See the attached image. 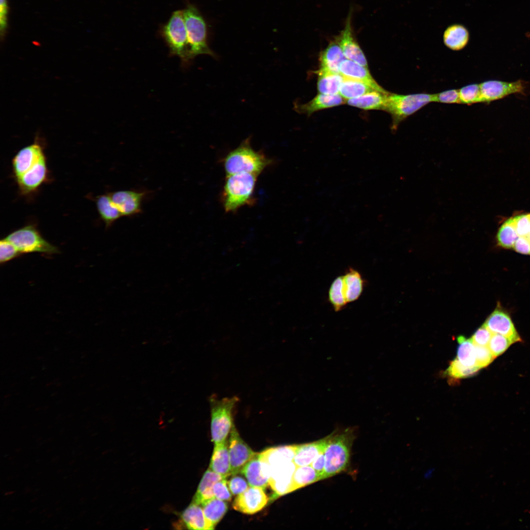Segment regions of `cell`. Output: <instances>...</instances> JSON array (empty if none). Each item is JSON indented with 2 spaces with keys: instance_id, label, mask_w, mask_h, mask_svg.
Instances as JSON below:
<instances>
[{
  "instance_id": "6da1fadb",
  "label": "cell",
  "mask_w": 530,
  "mask_h": 530,
  "mask_svg": "<svg viewBox=\"0 0 530 530\" xmlns=\"http://www.w3.org/2000/svg\"><path fill=\"white\" fill-rule=\"evenodd\" d=\"M357 428L337 429L331 434L324 451L325 463L321 480L344 471L349 464L351 449Z\"/></svg>"
},
{
  "instance_id": "7a4b0ae2",
  "label": "cell",
  "mask_w": 530,
  "mask_h": 530,
  "mask_svg": "<svg viewBox=\"0 0 530 530\" xmlns=\"http://www.w3.org/2000/svg\"><path fill=\"white\" fill-rule=\"evenodd\" d=\"M257 175L239 173L227 175L221 200L226 212H234L253 200Z\"/></svg>"
},
{
  "instance_id": "3957f363",
  "label": "cell",
  "mask_w": 530,
  "mask_h": 530,
  "mask_svg": "<svg viewBox=\"0 0 530 530\" xmlns=\"http://www.w3.org/2000/svg\"><path fill=\"white\" fill-rule=\"evenodd\" d=\"M247 138L236 149L229 152L224 159L227 175L239 173L259 175L271 163L264 154L254 150Z\"/></svg>"
},
{
  "instance_id": "277c9868",
  "label": "cell",
  "mask_w": 530,
  "mask_h": 530,
  "mask_svg": "<svg viewBox=\"0 0 530 530\" xmlns=\"http://www.w3.org/2000/svg\"><path fill=\"white\" fill-rule=\"evenodd\" d=\"M183 13L192 60L200 54L216 58L217 55L208 45L207 24L198 7L187 0Z\"/></svg>"
},
{
  "instance_id": "5b68a950",
  "label": "cell",
  "mask_w": 530,
  "mask_h": 530,
  "mask_svg": "<svg viewBox=\"0 0 530 530\" xmlns=\"http://www.w3.org/2000/svg\"><path fill=\"white\" fill-rule=\"evenodd\" d=\"M159 34L168 47L169 54L177 56L182 65L188 66L189 54L183 9L174 11L166 23L160 26Z\"/></svg>"
},
{
  "instance_id": "8992f818",
  "label": "cell",
  "mask_w": 530,
  "mask_h": 530,
  "mask_svg": "<svg viewBox=\"0 0 530 530\" xmlns=\"http://www.w3.org/2000/svg\"><path fill=\"white\" fill-rule=\"evenodd\" d=\"M238 401L236 396L220 399L213 395L210 397L211 436L214 444L227 440L234 425L233 414Z\"/></svg>"
},
{
  "instance_id": "52a82bcc",
  "label": "cell",
  "mask_w": 530,
  "mask_h": 530,
  "mask_svg": "<svg viewBox=\"0 0 530 530\" xmlns=\"http://www.w3.org/2000/svg\"><path fill=\"white\" fill-rule=\"evenodd\" d=\"M432 97L433 94L427 93L401 95L389 93L384 110L392 116V129L396 130L402 121L433 102Z\"/></svg>"
},
{
  "instance_id": "ba28073f",
  "label": "cell",
  "mask_w": 530,
  "mask_h": 530,
  "mask_svg": "<svg viewBox=\"0 0 530 530\" xmlns=\"http://www.w3.org/2000/svg\"><path fill=\"white\" fill-rule=\"evenodd\" d=\"M5 238L21 254L40 253L52 255L59 252L58 248L46 240L34 225L29 224L19 228Z\"/></svg>"
},
{
  "instance_id": "9c48e42d",
  "label": "cell",
  "mask_w": 530,
  "mask_h": 530,
  "mask_svg": "<svg viewBox=\"0 0 530 530\" xmlns=\"http://www.w3.org/2000/svg\"><path fill=\"white\" fill-rule=\"evenodd\" d=\"M479 84L480 103H490L511 94L526 95L529 90L528 83L522 80L514 82L490 80Z\"/></svg>"
},
{
  "instance_id": "30bf717a",
  "label": "cell",
  "mask_w": 530,
  "mask_h": 530,
  "mask_svg": "<svg viewBox=\"0 0 530 530\" xmlns=\"http://www.w3.org/2000/svg\"><path fill=\"white\" fill-rule=\"evenodd\" d=\"M229 440L231 475L241 474L245 465L258 453L253 451L243 441L235 425L230 432Z\"/></svg>"
},
{
  "instance_id": "8fae6325",
  "label": "cell",
  "mask_w": 530,
  "mask_h": 530,
  "mask_svg": "<svg viewBox=\"0 0 530 530\" xmlns=\"http://www.w3.org/2000/svg\"><path fill=\"white\" fill-rule=\"evenodd\" d=\"M268 498L263 488L251 486L234 499L233 508L241 513L253 514L263 509L267 504Z\"/></svg>"
},
{
  "instance_id": "7c38bea8",
  "label": "cell",
  "mask_w": 530,
  "mask_h": 530,
  "mask_svg": "<svg viewBox=\"0 0 530 530\" xmlns=\"http://www.w3.org/2000/svg\"><path fill=\"white\" fill-rule=\"evenodd\" d=\"M351 12H349L347 17L344 29L335 40L341 47L346 59L368 68L365 54L353 35L351 23Z\"/></svg>"
},
{
  "instance_id": "4fadbf2b",
  "label": "cell",
  "mask_w": 530,
  "mask_h": 530,
  "mask_svg": "<svg viewBox=\"0 0 530 530\" xmlns=\"http://www.w3.org/2000/svg\"><path fill=\"white\" fill-rule=\"evenodd\" d=\"M147 192L134 190H120L109 193L111 199L122 216H131L142 211V202Z\"/></svg>"
},
{
  "instance_id": "5bb4252c",
  "label": "cell",
  "mask_w": 530,
  "mask_h": 530,
  "mask_svg": "<svg viewBox=\"0 0 530 530\" xmlns=\"http://www.w3.org/2000/svg\"><path fill=\"white\" fill-rule=\"evenodd\" d=\"M296 467L293 461L268 466L269 484L274 492V498L275 496L278 497L289 493L292 477Z\"/></svg>"
},
{
  "instance_id": "9a60e30c",
  "label": "cell",
  "mask_w": 530,
  "mask_h": 530,
  "mask_svg": "<svg viewBox=\"0 0 530 530\" xmlns=\"http://www.w3.org/2000/svg\"><path fill=\"white\" fill-rule=\"evenodd\" d=\"M48 173L46 158L44 156L30 169L16 179L21 193L28 194L35 191L47 181Z\"/></svg>"
},
{
  "instance_id": "2e32d148",
  "label": "cell",
  "mask_w": 530,
  "mask_h": 530,
  "mask_svg": "<svg viewBox=\"0 0 530 530\" xmlns=\"http://www.w3.org/2000/svg\"><path fill=\"white\" fill-rule=\"evenodd\" d=\"M44 156L43 149L37 142L19 150L12 159L13 171L16 179L30 169Z\"/></svg>"
},
{
  "instance_id": "e0dca14e",
  "label": "cell",
  "mask_w": 530,
  "mask_h": 530,
  "mask_svg": "<svg viewBox=\"0 0 530 530\" xmlns=\"http://www.w3.org/2000/svg\"><path fill=\"white\" fill-rule=\"evenodd\" d=\"M484 325L492 333L508 338L513 344L521 342L509 315L505 311L496 309L487 318Z\"/></svg>"
},
{
  "instance_id": "ac0fdd59",
  "label": "cell",
  "mask_w": 530,
  "mask_h": 530,
  "mask_svg": "<svg viewBox=\"0 0 530 530\" xmlns=\"http://www.w3.org/2000/svg\"><path fill=\"white\" fill-rule=\"evenodd\" d=\"M340 74L344 78L363 82L376 91L384 93L389 92L376 82L370 73L368 68L352 60L346 58L342 62L340 66Z\"/></svg>"
},
{
  "instance_id": "d6986e66",
  "label": "cell",
  "mask_w": 530,
  "mask_h": 530,
  "mask_svg": "<svg viewBox=\"0 0 530 530\" xmlns=\"http://www.w3.org/2000/svg\"><path fill=\"white\" fill-rule=\"evenodd\" d=\"M330 434L319 440L297 445L292 461L296 467L310 465L314 459L324 452Z\"/></svg>"
},
{
  "instance_id": "ffe728a7",
  "label": "cell",
  "mask_w": 530,
  "mask_h": 530,
  "mask_svg": "<svg viewBox=\"0 0 530 530\" xmlns=\"http://www.w3.org/2000/svg\"><path fill=\"white\" fill-rule=\"evenodd\" d=\"M241 474L244 476L249 486L265 489L269 485L267 468L260 459L259 453L247 462Z\"/></svg>"
},
{
  "instance_id": "44dd1931",
  "label": "cell",
  "mask_w": 530,
  "mask_h": 530,
  "mask_svg": "<svg viewBox=\"0 0 530 530\" xmlns=\"http://www.w3.org/2000/svg\"><path fill=\"white\" fill-rule=\"evenodd\" d=\"M344 102V99L339 94L327 95L319 93L306 104H295L294 109L299 113L310 115L319 110L343 105Z\"/></svg>"
},
{
  "instance_id": "7402d4cb",
  "label": "cell",
  "mask_w": 530,
  "mask_h": 530,
  "mask_svg": "<svg viewBox=\"0 0 530 530\" xmlns=\"http://www.w3.org/2000/svg\"><path fill=\"white\" fill-rule=\"evenodd\" d=\"M209 468L224 478L231 475L228 443L227 440L214 444Z\"/></svg>"
},
{
  "instance_id": "603a6c76",
  "label": "cell",
  "mask_w": 530,
  "mask_h": 530,
  "mask_svg": "<svg viewBox=\"0 0 530 530\" xmlns=\"http://www.w3.org/2000/svg\"><path fill=\"white\" fill-rule=\"evenodd\" d=\"M346 59L342 50L336 40L331 42L320 54V69L333 73H340V66Z\"/></svg>"
},
{
  "instance_id": "cb8c5ba5",
  "label": "cell",
  "mask_w": 530,
  "mask_h": 530,
  "mask_svg": "<svg viewBox=\"0 0 530 530\" xmlns=\"http://www.w3.org/2000/svg\"><path fill=\"white\" fill-rule=\"evenodd\" d=\"M297 445L271 448L259 453L261 461L268 466L285 462L292 461Z\"/></svg>"
},
{
  "instance_id": "d4e9b609",
  "label": "cell",
  "mask_w": 530,
  "mask_h": 530,
  "mask_svg": "<svg viewBox=\"0 0 530 530\" xmlns=\"http://www.w3.org/2000/svg\"><path fill=\"white\" fill-rule=\"evenodd\" d=\"M389 93L373 91L357 98L346 100V102L351 106L364 110H384Z\"/></svg>"
},
{
  "instance_id": "484cf974",
  "label": "cell",
  "mask_w": 530,
  "mask_h": 530,
  "mask_svg": "<svg viewBox=\"0 0 530 530\" xmlns=\"http://www.w3.org/2000/svg\"><path fill=\"white\" fill-rule=\"evenodd\" d=\"M343 280L347 302H351L358 299L361 295L364 287V280L361 274L357 270L350 268L343 276Z\"/></svg>"
},
{
  "instance_id": "4316f807",
  "label": "cell",
  "mask_w": 530,
  "mask_h": 530,
  "mask_svg": "<svg viewBox=\"0 0 530 530\" xmlns=\"http://www.w3.org/2000/svg\"><path fill=\"white\" fill-rule=\"evenodd\" d=\"M200 505L192 502L181 514V519L185 526L189 530H212L205 517Z\"/></svg>"
},
{
  "instance_id": "83f0119b",
  "label": "cell",
  "mask_w": 530,
  "mask_h": 530,
  "mask_svg": "<svg viewBox=\"0 0 530 530\" xmlns=\"http://www.w3.org/2000/svg\"><path fill=\"white\" fill-rule=\"evenodd\" d=\"M224 478L214 472L210 468L204 473L193 497L192 502L201 505L204 502L214 497L213 486L217 481Z\"/></svg>"
},
{
  "instance_id": "f1b7e54d",
  "label": "cell",
  "mask_w": 530,
  "mask_h": 530,
  "mask_svg": "<svg viewBox=\"0 0 530 530\" xmlns=\"http://www.w3.org/2000/svg\"><path fill=\"white\" fill-rule=\"evenodd\" d=\"M95 201L99 214L106 228L110 227L122 216L121 212L112 201L109 194L97 196Z\"/></svg>"
},
{
  "instance_id": "f546056e",
  "label": "cell",
  "mask_w": 530,
  "mask_h": 530,
  "mask_svg": "<svg viewBox=\"0 0 530 530\" xmlns=\"http://www.w3.org/2000/svg\"><path fill=\"white\" fill-rule=\"evenodd\" d=\"M317 72V86L319 93L327 95L339 94L344 77L340 73H333L322 69H319Z\"/></svg>"
},
{
  "instance_id": "4dcf8cb0",
  "label": "cell",
  "mask_w": 530,
  "mask_h": 530,
  "mask_svg": "<svg viewBox=\"0 0 530 530\" xmlns=\"http://www.w3.org/2000/svg\"><path fill=\"white\" fill-rule=\"evenodd\" d=\"M469 34L467 29L460 25H453L448 27L443 35L445 45L453 51H459L467 44Z\"/></svg>"
},
{
  "instance_id": "1f68e13d",
  "label": "cell",
  "mask_w": 530,
  "mask_h": 530,
  "mask_svg": "<svg viewBox=\"0 0 530 530\" xmlns=\"http://www.w3.org/2000/svg\"><path fill=\"white\" fill-rule=\"evenodd\" d=\"M206 519L212 530L222 519L228 509L225 501L215 497L208 500L201 504Z\"/></svg>"
},
{
  "instance_id": "d6a6232c",
  "label": "cell",
  "mask_w": 530,
  "mask_h": 530,
  "mask_svg": "<svg viewBox=\"0 0 530 530\" xmlns=\"http://www.w3.org/2000/svg\"><path fill=\"white\" fill-rule=\"evenodd\" d=\"M320 476L311 466L296 467L292 477L289 493L320 480Z\"/></svg>"
},
{
  "instance_id": "836d02e7",
  "label": "cell",
  "mask_w": 530,
  "mask_h": 530,
  "mask_svg": "<svg viewBox=\"0 0 530 530\" xmlns=\"http://www.w3.org/2000/svg\"><path fill=\"white\" fill-rule=\"evenodd\" d=\"M373 91L376 90L363 82L344 77L339 94L344 99L348 100Z\"/></svg>"
},
{
  "instance_id": "e575fe53",
  "label": "cell",
  "mask_w": 530,
  "mask_h": 530,
  "mask_svg": "<svg viewBox=\"0 0 530 530\" xmlns=\"http://www.w3.org/2000/svg\"><path fill=\"white\" fill-rule=\"evenodd\" d=\"M457 342L459 344L456 357L457 359L466 366H476L475 346L472 339L459 336L457 337Z\"/></svg>"
},
{
  "instance_id": "d590c367",
  "label": "cell",
  "mask_w": 530,
  "mask_h": 530,
  "mask_svg": "<svg viewBox=\"0 0 530 530\" xmlns=\"http://www.w3.org/2000/svg\"><path fill=\"white\" fill-rule=\"evenodd\" d=\"M513 217L506 220L500 228L497 236L498 244L505 248L513 247L519 238Z\"/></svg>"
},
{
  "instance_id": "8d00e7d4",
  "label": "cell",
  "mask_w": 530,
  "mask_h": 530,
  "mask_svg": "<svg viewBox=\"0 0 530 530\" xmlns=\"http://www.w3.org/2000/svg\"><path fill=\"white\" fill-rule=\"evenodd\" d=\"M328 298L336 312L342 310L347 303L344 290L343 276L337 277L331 284L328 292Z\"/></svg>"
},
{
  "instance_id": "74e56055",
  "label": "cell",
  "mask_w": 530,
  "mask_h": 530,
  "mask_svg": "<svg viewBox=\"0 0 530 530\" xmlns=\"http://www.w3.org/2000/svg\"><path fill=\"white\" fill-rule=\"evenodd\" d=\"M480 369L477 366L468 367L462 364L457 358L450 362L446 374L455 379L467 378L475 375Z\"/></svg>"
},
{
  "instance_id": "f35d334b",
  "label": "cell",
  "mask_w": 530,
  "mask_h": 530,
  "mask_svg": "<svg viewBox=\"0 0 530 530\" xmlns=\"http://www.w3.org/2000/svg\"><path fill=\"white\" fill-rule=\"evenodd\" d=\"M513 343L506 337L493 333L488 344V347L493 356L496 358L502 354Z\"/></svg>"
},
{
  "instance_id": "ab89813d",
  "label": "cell",
  "mask_w": 530,
  "mask_h": 530,
  "mask_svg": "<svg viewBox=\"0 0 530 530\" xmlns=\"http://www.w3.org/2000/svg\"><path fill=\"white\" fill-rule=\"evenodd\" d=\"M460 104L468 105L480 103L479 84H471L458 89Z\"/></svg>"
},
{
  "instance_id": "60d3db41",
  "label": "cell",
  "mask_w": 530,
  "mask_h": 530,
  "mask_svg": "<svg viewBox=\"0 0 530 530\" xmlns=\"http://www.w3.org/2000/svg\"><path fill=\"white\" fill-rule=\"evenodd\" d=\"M21 254L14 245L5 238L0 241V263L5 264L19 256Z\"/></svg>"
},
{
  "instance_id": "b9f144b4",
  "label": "cell",
  "mask_w": 530,
  "mask_h": 530,
  "mask_svg": "<svg viewBox=\"0 0 530 530\" xmlns=\"http://www.w3.org/2000/svg\"><path fill=\"white\" fill-rule=\"evenodd\" d=\"M476 366L480 369L488 366L495 358L488 346L475 345Z\"/></svg>"
},
{
  "instance_id": "7bdbcfd3",
  "label": "cell",
  "mask_w": 530,
  "mask_h": 530,
  "mask_svg": "<svg viewBox=\"0 0 530 530\" xmlns=\"http://www.w3.org/2000/svg\"><path fill=\"white\" fill-rule=\"evenodd\" d=\"M433 102L444 104H460L459 91L450 89L433 94Z\"/></svg>"
},
{
  "instance_id": "ee69618b",
  "label": "cell",
  "mask_w": 530,
  "mask_h": 530,
  "mask_svg": "<svg viewBox=\"0 0 530 530\" xmlns=\"http://www.w3.org/2000/svg\"><path fill=\"white\" fill-rule=\"evenodd\" d=\"M213 493L215 498L226 502L232 499V493L229 488L226 478H223L216 482L213 486Z\"/></svg>"
},
{
  "instance_id": "f6af8a7d",
  "label": "cell",
  "mask_w": 530,
  "mask_h": 530,
  "mask_svg": "<svg viewBox=\"0 0 530 530\" xmlns=\"http://www.w3.org/2000/svg\"><path fill=\"white\" fill-rule=\"evenodd\" d=\"M227 483L232 494L237 496L244 492L249 486L248 482L238 474L232 475Z\"/></svg>"
},
{
  "instance_id": "bcb514c9",
  "label": "cell",
  "mask_w": 530,
  "mask_h": 530,
  "mask_svg": "<svg viewBox=\"0 0 530 530\" xmlns=\"http://www.w3.org/2000/svg\"><path fill=\"white\" fill-rule=\"evenodd\" d=\"M492 334L483 324L476 331L471 339L475 345L487 346Z\"/></svg>"
},
{
  "instance_id": "7dc6e473",
  "label": "cell",
  "mask_w": 530,
  "mask_h": 530,
  "mask_svg": "<svg viewBox=\"0 0 530 530\" xmlns=\"http://www.w3.org/2000/svg\"><path fill=\"white\" fill-rule=\"evenodd\" d=\"M513 218L519 236H528L530 226V213L517 215Z\"/></svg>"
},
{
  "instance_id": "c3c4849f",
  "label": "cell",
  "mask_w": 530,
  "mask_h": 530,
  "mask_svg": "<svg viewBox=\"0 0 530 530\" xmlns=\"http://www.w3.org/2000/svg\"><path fill=\"white\" fill-rule=\"evenodd\" d=\"M513 248L518 253L530 255V238L528 236L519 237Z\"/></svg>"
},
{
  "instance_id": "681fc988",
  "label": "cell",
  "mask_w": 530,
  "mask_h": 530,
  "mask_svg": "<svg viewBox=\"0 0 530 530\" xmlns=\"http://www.w3.org/2000/svg\"><path fill=\"white\" fill-rule=\"evenodd\" d=\"M8 5L7 0H0V24L1 35L5 32L7 26Z\"/></svg>"
},
{
  "instance_id": "f907efd6",
  "label": "cell",
  "mask_w": 530,
  "mask_h": 530,
  "mask_svg": "<svg viewBox=\"0 0 530 530\" xmlns=\"http://www.w3.org/2000/svg\"><path fill=\"white\" fill-rule=\"evenodd\" d=\"M325 463L324 452H323L319 453L310 465L320 476V480L324 472Z\"/></svg>"
},
{
  "instance_id": "816d5d0a",
  "label": "cell",
  "mask_w": 530,
  "mask_h": 530,
  "mask_svg": "<svg viewBox=\"0 0 530 530\" xmlns=\"http://www.w3.org/2000/svg\"><path fill=\"white\" fill-rule=\"evenodd\" d=\"M526 36L528 38H530V32H528L526 34Z\"/></svg>"
},
{
  "instance_id": "f5cc1de1",
  "label": "cell",
  "mask_w": 530,
  "mask_h": 530,
  "mask_svg": "<svg viewBox=\"0 0 530 530\" xmlns=\"http://www.w3.org/2000/svg\"><path fill=\"white\" fill-rule=\"evenodd\" d=\"M528 237H529L530 238V229H529V233Z\"/></svg>"
}]
</instances>
